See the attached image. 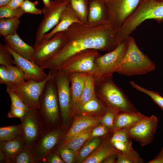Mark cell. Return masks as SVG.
I'll list each match as a JSON object with an SVG mask.
<instances>
[{
	"instance_id": "6da1fadb",
	"label": "cell",
	"mask_w": 163,
	"mask_h": 163,
	"mask_svg": "<svg viewBox=\"0 0 163 163\" xmlns=\"http://www.w3.org/2000/svg\"><path fill=\"white\" fill-rule=\"evenodd\" d=\"M64 31V43L54 56L40 66L44 69L56 70L71 56L83 50L109 52L118 45L115 29L109 23L90 26L75 23Z\"/></svg>"
},
{
	"instance_id": "7a4b0ae2",
	"label": "cell",
	"mask_w": 163,
	"mask_h": 163,
	"mask_svg": "<svg viewBox=\"0 0 163 163\" xmlns=\"http://www.w3.org/2000/svg\"><path fill=\"white\" fill-rule=\"evenodd\" d=\"M154 19L158 23L163 21V2L158 0H141L139 5L124 23L115 29L118 44L128 37L143 21Z\"/></svg>"
},
{
	"instance_id": "3957f363",
	"label": "cell",
	"mask_w": 163,
	"mask_h": 163,
	"mask_svg": "<svg viewBox=\"0 0 163 163\" xmlns=\"http://www.w3.org/2000/svg\"><path fill=\"white\" fill-rule=\"evenodd\" d=\"M95 90L108 109L119 113L138 112L126 94L113 82L112 75L95 78Z\"/></svg>"
},
{
	"instance_id": "277c9868",
	"label": "cell",
	"mask_w": 163,
	"mask_h": 163,
	"mask_svg": "<svg viewBox=\"0 0 163 163\" xmlns=\"http://www.w3.org/2000/svg\"><path fill=\"white\" fill-rule=\"evenodd\" d=\"M126 39L127 51L115 72L130 76L145 74L155 70V64L140 50L134 38L129 35Z\"/></svg>"
},
{
	"instance_id": "5b68a950",
	"label": "cell",
	"mask_w": 163,
	"mask_h": 163,
	"mask_svg": "<svg viewBox=\"0 0 163 163\" xmlns=\"http://www.w3.org/2000/svg\"><path fill=\"white\" fill-rule=\"evenodd\" d=\"M39 105L38 110L40 116L45 127L49 128L55 123L59 117L57 92L51 76L46 83L40 96Z\"/></svg>"
},
{
	"instance_id": "8992f818",
	"label": "cell",
	"mask_w": 163,
	"mask_h": 163,
	"mask_svg": "<svg viewBox=\"0 0 163 163\" xmlns=\"http://www.w3.org/2000/svg\"><path fill=\"white\" fill-rule=\"evenodd\" d=\"M100 55L98 50L95 49L83 50L71 56L56 70H62L69 73L85 72L98 78L99 71L95 61Z\"/></svg>"
},
{
	"instance_id": "52a82bcc",
	"label": "cell",
	"mask_w": 163,
	"mask_h": 163,
	"mask_svg": "<svg viewBox=\"0 0 163 163\" xmlns=\"http://www.w3.org/2000/svg\"><path fill=\"white\" fill-rule=\"evenodd\" d=\"M51 72L50 70L48 77L41 82L30 79L16 83H10L6 86L21 98L28 108L38 110L40 96L46 83L50 78Z\"/></svg>"
},
{
	"instance_id": "ba28073f",
	"label": "cell",
	"mask_w": 163,
	"mask_h": 163,
	"mask_svg": "<svg viewBox=\"0 0 163 163\" xmlns=\"http://www.w3.org/2000/svg\"><path fill=\"white\" fill-rule=\"evenodd\" d=\"M108 21L114 29L121 26L133 13L141 0H102Z\"/></svg>"
},
{
	"instance_id": "9c48e42d",
	"label": "cell",
	"mask_w": 163,
	"mask_h": 163,
	"mask_svg": "<svg viewBox=\"0 0 163 163\" xmlns=\"http://www.w3.org/2000/svg\"><path fill=\"white\" fill-rule=\"evenodd\" d=\"M70 2V0L50 1L49 6L43 8V17L37 30L34 47L39 45L43 35L58 24L62 12Z\"/></svg>"
},
{
	"instance_id": "30bf717a",
	"label": "cell",
	"mask_w": 163,
	"mask_h": 163,
	"mask_svg": "<svg viewBox=\"0 0 163 163\" xmlns=\"http://www.w3.org/2000/svg\"><path fill=\"white\" fill-rule=\"evenodd\" d=\"M21 121L24 146L32 149L46 128L38 110L29 108Z\"/></svg>"
},
{
	"instance_id": "8fae6325",
	"label": "cell",
	"mask_w": 163,
	"mask_h": 163,
	"mask_svg": "<svg viewBox=\"0 0 163 163\" xmlns=\"http://www.w3.org/2000/svg\"><path fill=\"white\" fill-rule=\"evenodd\" d=\"M51 78L56 86L61 115L65 123L72 109V98L69 74L60 69L51 70Z\"/></svg>"
},
{
	"instance_id": "7c38bea8",
	"label": "cell",
	"mask_w": 163,
	"mask_h": 163,
	"mask_svg": "<svg viewBox=\"0 0 163 163\" xmlns=\"http://www.w3.org/2000/svg\"><path fill=\"white\" fill-rule=\"evenodd\" d=\"M127 47L126 39L113 50L97 57L95 62L99 70V78L112 75L115 72L126 54Z\"/></svg>"
},
{
	"instance_id": "4fadbf2b",
	"label": "cell",
	"mask_w": 163,
	"mask_h": 163,
	"mask_svg": "<svg viewBox=\"0 0 163 163\" xmlns=\"http://www.w3.org/2000/svg\"><path fill=\"white\" fill-rule=\"evenodd\" d=\"M66 40L65 31L57 33L51 38L34 47V54L32 61L40 66L59 50Z\"/></svg>"
},
{
	"instance_id": "5bb4252c",
	"label": "cell",
	"mask_w": 163,
	"mask_h": 163,
	"mask_svg": "<svg viewBox=\"0 0 163 163\" xmlns=\"http://www.w3.org/2000/svg\"><path fill=\"white\" fill-rule=\"evenodd\" d=\"M61 129L51 130L45 128L32 151L37 162H39L52 152L55 145L63 136Z\"/></svg>"
},
{
	"instance_id": "9a60e30c",
	"label": "cell",
	"mask_w": 163,
	"mask_h": 163,
	"mask_svg": "<svg viewBox=\"0 0 163 163\" xmlns=\"http://www.w3.org/2000/svg\"><path fill=\"white\" fill-rule=\"evenodd\" d=\"M158 120L154 115L146 117L135 125L130 127L129 134L132 139L144 146L153 140L157 126Z\"/></svg>"
},
{
	"instance_id": "2e32d148",
	"label": "cell",
	"mask_w": 163,
	"mask_h": 163,
	"mask_svg": "<svg viewBox=\"0 0 163 163\" xmlns=\"http://www.w3.org/2000/svg\"><path fill=\"white\" fill-rule=\"evenodd\" d=\"M129 128L113 131L110 143L121 154L136 163H143V159L132 146V138L129 133Z\"/></svg>"
},
{
	"instance_id": "e0dca14e",
	"label": "cell",
	"mask_w": 163,
	"mask_h": 163,
	"mask_svg": "<svg viewBox=\"0 0 163 163\" xmlns=\"http://www.w3.org/2000/svg\"><path fill=\"white\" fill-rule=\"evenodd\" d=\"M6 48L12 55L14 60V65L20 68L24 73L25 80L33 79L37 82H41L49 76L44 69L33 62L25 59L17 54L8 46L5 44Z\"/></svg>"
},
{
	"instance_id": "ac0fdd59",
	"label": "cell",
	"mask_w": 163,
	"mask_h": 163,
	"mask_svg": "<svg viewBox=\"0 0 163 163\" xmlns=\"http://www.w3.org/2000/svg\"><path fill=\"white\" fill-rule=\"evenodd\" d=\"M70 2L67 4L62 12L59 23L50 31L43 35L41 43L50 39L56 33L65 31L74 23L84 24L80 19Z\"/></svg>"
},
{
	"instance_id": "d6986e66",
	"label": "cell",
	"mask_w": 163,
	"mask_h": 163,
	"mask_svg": "<svg viewBox=\"0 0 163 163\" xmlns=\"http://www.w3.org/2000/svg\"><path fill=\"white\" fill-rule=\"evenodd\" d=\"M6 44L19 56L32 61L35 49L24 42L17 33L4 37Z\"/></svg>"
},
{
	"instance_id": "ffe728a7",
	"label": "cell",
	"mask_w": 163,
	"mask_h": 163,
	"mask_svg": "<svg viewBox=\"0 0 163 163\" xmlns=\"http://www.w3.org/2000/svg\"><path fill=\"white\" fill-rule=\"evenodd\" d=\"M101 118L83 116L76 118L64 136L62 142L71 139L89 128L94 127L100 122Z\"/></svg>"
},
{
	"instance_id": "44dd1931",
	"label": "cell",
	"mask_w": 163,
	"mask_h": 163,
	"mask_svg": "<svg viewBox=\"0 0 163 163\" xmlns=\"http://www.w3.org/2000/svg\"><path fill=\"white\" fill-rule=\"evenodd\" d=\"M88 25L93 26L109 23L102 0H89Z\"/></svg>"
},
{
	"instance_id": "7402d4cb",
	"label": "cell",
	"mask_w": 163,
	"mask_h": 163,
	"mask_svg": "<svg viewBox=\"0 0 163 163\" xmlns=\"http://www.w3.org/2000/svg\"><path fill=\"white\" fill-rule=\"evenodd\" d=\"M138 112H120L117 114L111 131L131 127L146 117Z\"/></svg>"
},
{
	"instance_id": "603a6c76",
	"label": "cell",
	"mask_w": 163,
	"mask_h": 163,
	"mask_svg": "<svg viewBox=\"0 0 163 163\" xmlns=\"http://www.w3.org/2000/svg\"><path fill=\"white\" fill-rule=\"evenodd\" d=\"M87 73L80 72L69 73L71 84L72 109L73 110L81 95Z\"/></svg>"
},
{
	"instance_id": "cb8c5ba5",
	"label": "cell",
	"mask_w": 163,
	"mask_h": 163,
	"mask_svg": "<svg viewBox=\"0 0 163 163\" xmlns=\"http://www.w3.org/2000/svg\"><path fill=\"white\" fill-rule=\"evenodd\" d=\"M24 146L21 134L12 140L0 142V151L5 155L6 162L12 163L13 159Z\"/></svg>"
},
{
	"instance_id": "d4e9b609",
	"label": "cell",
	"mask_w": 163,
	"mask_h": 163,
	"mask_svg": "<svg viewBox=\"0 0 163 163\" xmlns=\"http://www.w3.org/2000/svg\"><path fill=\"white\" fill-rule=\"evenodd\" d=\"M118 153L121 154L110 144L109 141H105L101 144L99 148L82 162L100 163L109 156Z\"/></svg>"
},
{
	"instance_id": "484cf974",
	"label": "cell",
	"mask_w": 163,
	"mask_h": 163,
	"mask_svg": "<svg viewBox=\"0 0 163 163\" xmlns=\"http://www.w3.org/2000/svg\"><path fill=\"white\" fill-rule=\"evenodd\" d=\"M95 78L94 75L88 73L81 95L76 103L73 111L79 106L88 101L95 96Z\"/></svg>"
},
{
	"instance_id": "4316f807",
	"label": "cell",
	"mask_w": 163,
	"mask_h": 163,
	"mask_svg": "<svg viewBox=\"0 0 163 163\" xmlns=\"http://www.w3.org/2000/svg\"><path fill=\"white\" fill-rule=\"evenodd\" d=\"M94 127L89 128L71 139L62 142L59 147L71 149L76 154L81 146L90 137Z\"/></svg>"
},
{
	"instance_id": "83f0119b",
	"label": "cell",
	"mask_w": 163,
	"mask_h": 163,
	"mask_svg": "<svg viewBox=\"0 0 163 163\" xmlns=\"http://www.w3.org/2000/svg\"><path fill=\"white\" fill-rule=\"evenodd\" d=\"M107 110V108L98 100L95 94L92 99L78 107L74 111L85 114L99 113L104 114Z\"/></svg>"
},
{
	"instance_id": "f1b7e54d",
	"label": "cell",
	"mask_w": 163,
	"mask_h": 163,
	"mask_svg": "<svg viewBox=\"0 0 163 163\" xmlns=\"http://www.w3.org/2000/svg\"><path fill=\"white\" fill-rule=\"evenodd\" d=\"M20 23L19 18H0V34L4 37L17 33Z\"/></svg>"
},
{
	"instance_id": "f546056e",
	"label": "cell",
	"mask_w": 163,
	"mask_h": 163,
	"mask_svg": "<svg viewBox=\"0 0 163 163\" xmlns=\"http://www.w3.org/2000/svg\"><path fill=\"white\" fill-rule=\"evenodd\" d=\"M71 5L81 21L88 23L89 0H70Z\"/></svg>"
},
{
	"instance_id": "4dcf8cb0",
	"label": "cell",
	"mask_w": 163,
	"mask_h": 163,
	"mask_svg": "<svg viewBox=\"0 0 163 163\" xmlns=\"http://www.w3.org/2000/svg\"><path fill=\"white\" fill-rule=\"evenodd\" d=\"M22 124L9 125L0 128V142H5L13 139L21 133Z\"/></svg>"
},
{
	"instance_id": "1f68e13d",
	"label": "cell",
	"mask_w": 163,
	"mask_h": 163,
	"mask_svg": "<svg viewBox=\"0 0 163 163\" xmlns=\"http://www.w3.org/2000/svg\"><path fill=\"white\" fill-rule=\"evenodd\" d=\"M101 142L100 139L96 137L85 144L78 154V161L82 162L86 159L97 148Z\"/></svg>"
},
{
	"instance_id": "d6a6232c",
	"label": "cell",
	"mask_w": 163,
	"mask_h": 163,
	"mask_svg": "<svg viewBox=\"0 0 163 163\" xmlns=\"http://www.w3.org/2000/svg\"><path fill=\"white\" fill-rule=\"evenodd\" d=\"M130 82L133 88L148 95L163 112V97L158 93L155 91L146 89L133 81H130Z\"/></svg>"
},
{
	"instance_id": "836d02e7",
	"label": "cell",
	"mask_w": 163,
	"mask_h": 163,
	"mask_svg": "<svg viewBox=\"0 0 163 163\" xmlns=\"http://www.w3.org/2000/svg\"><path fill=\"white\" fill-rule=\"evenodd\" d=\"M8 80L11 83H16L25 81L24 73L17 66L5 67Z\"/></svg>"
},
{
	"instance_id": "e575fe53",
	"label": "cell",
	"mask_w": 163,
	"mask_h": 163,
	"mask_svg": "<svg viewBox=\"0 0 163 163\" xmlns=\"http://www.w3.org/2000/svg\"><path fill=\"white\" fill-rule=\"evenodd\" d=\"M12 163H37L30 149L24 146L13 159Z\"/></svg>"
},
{
	"instance_id": "d590c367",
	"label": "cell",
	"mask_w": 163,
	"mask_h": 163,
	"mask_svg": "<svg viewBox=\"0 0 163 163\" xmlns=\"http://www.w3.org/2000/svg\"><path fill=\"white\" fill-rule=\"evenodd\" d=\"M24 13L20 7L16 8H12L6 6L0 7V18H19Z\"/></svg>"
},
{
	"instance_id": "8d00e7d4",
	"label": "cell",
	"mask_w": 163,
	"mask_h": 163,
	"mask_svg": "<svg viewBox=\"0 0 163 163\" xmlns=\"http://www.w3.org/2000/svg\"><path fill=\"white\" fill-rule=\"evenodd\" d=\"M12 55L6 48L5 45L0 43V65L4 66L14 64Z\"/></svg>"
},
{
	"instance_id": "74e56055",
	"label": "cell",
	"mask_w": 163,
	"mask_h": 163,
	"mask_svg": "<svg viewBox=\"0 0 163 163\" xmlns=\"http://www.w3.org/2000/svg\"><path fill=\"white\" fill-rule=\"evenodd\" d=\"M118 113L114 110L107 109V111L101 119L100 122L101 124L106 126L111 130L116 117Z\"/></svg>"
},
{
	"instance_id": "f35d334b",
	"label": "cell",
	"mask_w": 163,
	"mask_h": 163,
	"mask_svg": "<svg viewBox=\"0 0 163 163\" xmlns=\"http://www.w3.org/2000/svg\"><path fill=\"white\" fill-rule=\"evenodd\" d=\"M38 4V1L31 2L29 0H24L21 4L20 7L23 9L24 13L32 14H42V10L36 7Z\"/></svg>"
},
{
	"instance_id": "ab89813d",
	"label": "cell",
	"mask_w": 163,
	"mask_h": 163,
	"mask_svg": "<svg viewBox=\"0 0 163 163\" xmlns=\"http://www.w3.org/2000/svg\"><path fill=\"white\" fill-rule=\"evenodd\" d=\"M56 152L65 163H73L76 154L74 151L71 149L60 147H59Z\"/></svg>"
},
{
	"instance_id": "60d3db41",
	"label": "cell",
	"mask_w": 163,
	"mask_h": 163,
	"mask_svg": "<svg viewBox=\"0 0 163 163\" xmlns=\"http://www.w3.org/2000/svg\"><path fill=\"white\" fill-rule=\"evenodd\" d=\"M6 91L9 96L11 101V104L17 107L27 110L28 108L21 98L10 88L7 87Z\"/></svg>"
},
{
	"instance_id": "b9f144b4",
	"label": "cell",
	"mask_w": 163,
	"mask_h": 163,
	"mask_svg": "<svg viewBox=\"0 0 163 163\" xmlns=\"http://www.w3.org/2000/svg\"><path fill=\"white\" fill-rule=\"evenodd\" d=\"M109 129L110 130L102 124L94 128L90 137L85 144L94 138L106 135L108 133Z\"/></svg>"
},
{
	"instance_id": "7bdbcfd3",
	"label": "cell",
	"mask_w": 163,
	"mask_h": 163,
	"mask_svg": "<svg viewBox=\"0 0 163 163\" xmlns=\"http://www.w3.org/2000/svg\"><path fill=\"white\" fill-rule=\"evenodd\" d=\"M27 110L11 104L10 110L8 113L7 116L9 118H18L21 120L24 116Z\"/></svg>"
},
{
	"instance_id": "ee69618b",
	"label": "cell",
	"mask_w": 163,
	"mask_h": 163,
	"mask_svg": "<svg viewBox=\"0 0 163 163\" xmlns=\"http://www.w3.org/2000/svg\"><path fill=\"white\" fill-rule=\"evenodd\" d=\"M64 163V161L59 155L52 152L47 154L39 163Z\"/></svg>"
},
{
	"instance_id": "f6af8a7d",
	"label": "cell",
	"mask_w": 163,
	"mask_h": 163,
	"mask_svg": "<svg viewBox=\"0 0 163 163\" xmlns=\"http://www.w3.org/2000/svg\"><path fill=\"white\" fill-rule=\"evenodd\" d=\"M8 80L6 68L5 66H0V83L6 85L10 83Z\"/></svg>"
},
{
	"instance_id": "bcb514c9",
	"label": "cell",
	"mask_w": 163,
	"mask_h": 163,
	"mask_svg": "<svg viewBox=\"0 0 163 163\" xmlns=\"http://www.w3.org/2000/svg\"><path fill=\"white\" fill-rule=\"evenodd\" d=\"M117 163H136L135 161L131 160L124 155L118 153L117 154Z\"/></svg>"
},
{
	"instance_id": "7dc6e473",
	"label": "cell",
	"mask_w": 163,
	"mask_h": 163,
	"mask_svg": "<svg viewBox=\"0 0 163 163\" xmlns=\"http://www.w3.org/2000/svg\"><path fill=\"white\" fill-rule=\"evenodd\" d=\"M24 0H12L6 6L12 8L20 7L21 4Z\"/></svg>"
},
{
	"instance_id": "c3c4849f",
	"label": "cell",
	"mask_w": 163,
	"mask_h": 163,
	"mask_svg": "<svg viewBox=\"0 0 163 163\" xmlns=\"http://www.w3.org/2000/svg\"><path fill=\"white\" fill-rule=\"evenodd\" d=\"M148 163H163V149L162 148L161 152L157 157L154 159L151 160Z\"/></svg>"
},
{
	"instance_id": "681fc988",
	"label": "cell",
	"mask_w": 163,
	"mask_h": 163,
	"mask_svg": "<svg viewBox=\"0 0 163 163\" xmlns=\"http://www.w3.org/2000/svg\"><path fill=\"white\" fill-rule=\"evenodd\" d=\"M117 154L112 155L105 158L101 162L104 163H114L116 162V158Z\"/></svg>"
},
{
	"instance_id": "f907efd6",
	"label": "cell",
	"mask_w": 163,
	"mask_h": 163,
	"mask_svg": "<svg viewBox=\"0 0 163 163\" xmlns=\"http://www.w3.org/2000/svg\"><path fill=\"white\" fill-rule=\"evenodd\" d=\"M12 0H0V7L5 6Z\"/></svg>"
},
{
	"instance_id": "816d5d0a",
	"label": "cell",
	"mask_w": 163,
	"mask_h": 163,
	"mask_svg": "<svg viewBox=\"0 0 163 163\" xmlns=\"http://www.w3.org/2000/svg\"><path fill=\"white\" fill-rule=\"evenodd\" d=\"M44 6L48 7L50 4V0H42Z\"/></svg>"
},
{
	"instance_id": "f5cc1de1",
	"label": "cell",
	"mask_w": 163,
	"mask_h": 163,
	"mask_svg": "<svg viewBox=\"0 0 163 163\" xmlns=\"http://www.w3.org/2000/svg\"><path fill=\"white\" fill-rule=\"evenodd\" d=\"M158 0L160 1H161L163 2V0Z\"/></svg>"
},
{
	"instance_id": "db71d44e",
	"label": "cell",
	"mask_w": 163,
	"mask_h": 163,
	"mask_svg": "<svg viewBox=\"0 0 163 163\" xmlns=\"http://www.w3.org/2000/svg\"><path fill=\"white\" fill-rule=\"evenodd\" d=\"M162 148L163 149V147Z\"/></svg>"
}]
</instances>
